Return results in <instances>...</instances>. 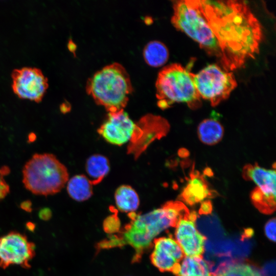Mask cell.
Wrapping results in <instances>:
<instances>
[{"label": "cell", "instance_id": "6da1fadb", "mask_svg": "<svg viewBox=\"0 0 276 276\" xmlns=\"http://www.w3.org/2000/svg\"><path fill=\"white\" fill-rule=\"evenodd\" d=\"M199 9L215 36L224 70L243 67L259 54L263 38L259 20L243 1L198 0Z\"/></svg>", "mask_w": 276, "mask_h": 276}, {"label": "cell", "instance_id": "7a4b0ae2", "mask_svg": "<svg viewBox=\"0 0 276 276\" xmlns=\"http://www.w3.org/2000/svg\"><path fill=\"white\" fill-rule=\"evenodd\" d=\"M190 211L180 201H170L160 208L140 214H128L130 221L117 234L110 235L97 246L98 250L129 245L134 249L132 262H140L143 254L152 246L156 237Z\"/></svg>", "mask_w": 276, "mask_h": 276}, {"label": "cell", "instance_id": "3957f363", "mask_svg": "<svg viewBox=\"0 0 276 276\" xmlns=\"http://www.w3.org/2000/svg\"><path fill=\"white\" fill-rule=\"evenodd\" d=\"M86 90L97 104L111 112L124 110L133 87L125 67L114 62L104 66L89 78Z\"/></svg>", "mask_w": 276, "mask_h": 276}, {"label": "cell", "instance_id": "277c9868", "mask_svg": "<svg viewBox=\"0 0 276 276\" xmlns=\"http://www.w3.org/2000/svg\"><path fill=\"white\" fill-rule=\"evenodd\" d=\"M190 63L185 67L179 63L164 67L158 73L155 82L157 105L161 109L170 107L176 103H184L195 110L201 105L194 83Z\"/></svg>", "mask_w": 276, "mask_h": 276}, {"label": "cell", "instance_id": "5b68a950", "mask_svg": "<svg viewBox=\"0 0 276 276\" xmlns=\"http://www.w3.org/2000/svg\"><path fill=\"white\" fill-rule=\"evenodd\" d=\"M66 167L52 153H36L22 169L25 187L35 195L48 196L59 192L68 180Z\"/></svg>", "mask_w": 276, "mask_h": 276}, {"label": "cell", "instance_id": "8992f818", "mask_svg": "<svg viewBox=\"0 0 276 276\" xmlns=\"http://www.w3.org/2000/svg\"><path fill=\"white\" fill-rule=\"evenodd\" d=\"M173 9L171 21L173 26L219 60L221 53L217 40L199 9L198 0L174 1Z\"/></svg>", "mask_w": 276, "mask_h": 276}, {"label": "cell", "instance_id": "52a82bcc", "mask_svg": "<svg viewBox=\"0 0 276 276\" xmlns=\"http://www.w3.org/2000/svg\"><path fill=\"white\" fill-rule=\"evenodd\" d=\"M193 81L200 97L209 101L213 107L227 99L237 86L233 73L216 64H209L193 74Z\"/></svg>", "mask_w": 276, "mask_h": 276}, {"label": "cell", "instance_id": "ba28073f", "mask_svg": "<svg viewBox=\"0 0 276 276\" xmlns=\"http://www.w3.org/2000/svg\"><path fill=\"white\" fill-rule=\"evenodd\" d=\"M35 244L27 237L16 231H11L0 237V268L6 269L16 265L25 269L31 268L34 258Z\"/></svg>", "mask_w": 276, "mask_h": 276}, {"label": "cell", "instance_id": "9c48e42d", "mask_svg": "<svg viewBox=\"0 0 276 276\" xmlns=\"http://www.w3.org/2000/svg\"><path fill=\"white\" fill-rule=\"evenodd\" d=\"M170 129L167 120L157 115L148 114L135 123L128 152L137 158L154 141L166 136Z\"/></svg>", "mask_w": 276, "mask_h": 276}, {"label": "cell", "instance_id": "30bf717a", "mask_svg": "<svg viewBox=\"0 0 276 276\" xmlns=\"http://www.w3.org/2000/svg\"><path fill=\"white\" fill-rule=\"evenodd\" d=\"M11 77L13 91L19 98L36 103L41 101L49 84L48 78L40 69L31 67L15 69Z\"/></svg>", "mask_w": 276, "mask_h": 276}, {"label": "cell", "instance_id": "8fae6325", "mask_svg": "<svg viewBox=\"0 0 276 276\" xmlns=\"http://www.w3.org/2000/svg\"><path fill=\"white\" fill-rule=\"evenodd\" d=\"M150 256L151 263L161 272L177 275L185 255L178 243L171 236L154 239Z\"/></svg>", "mask_w": 276, "mask_h": 276}, {"label": "cell", "instance_id": "7c38bea8", "mask_svg": "<svg viewBox=\"0 0 276 276\" xmlns=\"http://www.w3.org/2000/svg\"><path fill=\"white\" fill-rule=\"evenodd\" d=\"M195 212H190L180 219L176 226L175 240L185 256H202L204 250L205 237L197 229Z\"/></svg>", "mask_w": 276, "mask_h": 276}, {"label": "cell", "instance_id": "4fadbf2b", "mask_svg": "<svg viewBox=\"0 0 276 276\" xmlns=\"http://www.w3.org/2000/svg\"><path fill=\"white\" fill-rule=\"evenodd\" d=\"M135 127L134 123L124 110L108 112L105 121L98 129L108 143L118 146L130 141Z\"/></svg>", "mask_w": 276, "mask_h": 276}, {"label": "cell", "instance_id": "5bb4252c", "mask_svg": "<svg viewBox=\"0 0 276 276\" xmlns=\"http://www.w3.org/2000/svg\"><path fill=\"white\" fill-rule=\"evenodd\" d=\"M192 168L186 185L179 195L180 199L190 205L214 197L217 194L210 188L204 176L195 169L194 165Z\"/></svg>", "mask_w": 276, "mask_h": 276}, {"label": "cell", "instance_id": "9a60e30c", "mask_svg": "<svg viewBox=\"0 0 276 276\" xmlns=\"http://www.w3.org/2000/svg\"><path fill=\"white\" fill-rule=\"evenodd\" d=\"M245 180L252 181L257 187L266 196L275 199V170L267 169L257 164H247L242 170Z\"/></svg>", "mask_w": 276, "mask_h": 276}, {"label": "cell", "instance_id": "2e32d148", "mask_svg": "<svg viewBox=\"0 0 276 276\" xmlns=\"http://www.w3.org/2000/svg\"><path fill=\"white\" fill-rule=\"evenodd\" d=\"M197 133L202 143L208 145H214L222 140L224 128L222 124L215 119L208 118L199 124Z\"/></svg>", "mask_w": 276, "mask_h": 276}, {"label": "cell", "instance_id": "e0dca14e", "mask_svg": "<svg viewBox=\"0 0 276 276\" xmlns=\"http://www.w3.org/2000/svg\"><path fill=\"white\" fill-rule=\"evenodd\" d=\"M114 200L118 209L128 214L135 212L140 205L137 193L128 185H122L117 188Z\"/></svg>", "mask_w": 276, "mask_h": 276}, {"label": "cell", "instance_id": "ac0fdd59", "mask_svg": "<svg viewBox=\"0 0 276 276\" xmlns=\"http://www.w3.org/2000/svg\"><path fill=\"white\" fill-rule=\"evenodd\" d=\"M67 183V193L76 201H85L93 195V185L89 178L84 175H75Z\"/></svg>", "mask_w": 276, "mask_h": 276}, {"label": "cell", "instance_id": "d6986e66", "mask_svg": "<svg viewBox=\"0 0 276 276\" xmlns=\"http://www.w3.org/2000/svg\"><path fill=\"white\" fill-rule=\"evenodd\" d=\"M85 168L89 179L94 186L100 183L108 174L110 169L109 163L105 156L95 154L87 159Z\"/></svg>", "mask_w": 276, "mask_h": 276}, {"label": "cell", "instance_id": "ffe728a7", "mask_svg": "<svg viewBox=\"0 0 276 276\" xmlns=\"http://www.w3.org/2000/svg\"><path fill=\"white\" fill-rule=\"evenodd\" d=\"M169 53L167 47L158 40L149 42L145 46L143 56L149 65L158 67L164 65L169 58Z\"/></svg>", "mask_w": 276, "mask_h": 276}, {"label": "cell", "instance_id": "44dd1931", "mask_svg": "<svg viewBox=\"0 0 276 276\" xmlns=\"http://www.w3.org/2000/svg\"><path fill=\"white\" fill-rule=\"evenodd\" d=\"M177 276H212L202 256H185Z\"/></svg>", "mask_w": 276, "mask_h": 276}, {"label": "cell", "instance_id": "7402d4cb", "mask_svg": "<svg viewBox=\"0 0 276 276\" xmlns=\"http://www.w3.org/2000/svg\"><path fill=\"white\" fill-rule=\"evenodd\" d=\"M217 276H262L260 272L247 264H237L228 266Z\"/></svg>", "mask_w": 276, "mask_h": 276}, {"label": "cell", "instance_id": "603a6c76", "mask_svg": "<svg viewBox=\"0 0 276 276\" xmlns=\"http://www.w3.org/2000/svg\"><path fill=\"white\" fill-rule=\"evenodd\" d=\"M113 214L107 217L104 221L103 227L104 231L110 234V235L118 233L120 231V221L117 215V212L115 208L112 206L110 208Z\"/></svg>", "mask_w": 276, "mask_h": 276}, {"label": "cell", "instance_id": "cb8c5ba5", "mask_svg": "<svg viewBox=\"0 0 276 276\" xmlns=\"http://www.w3.org/2000/svg\"><path fill=\"white\" fill-rule=\"evenodd\" d=\"M10 172V169L7 166L0 168V200L3 199L10 192L9 186L5 178Z\"/></svg>", "mask_w": 276, "mask_h": 276}, {"label": "cell", "instance_id": "d4e9b609", "mask_svg": "<svg viewBox=\"0 0 276 276\" xmlns=\"http://www.w3.org/2000/svg\"><path fill=\"white\" fill-rule=\"evenodd\" d=\"M275 218L269 220L265 226V233L267 237L273 242L275 241Z\"/></svg>", "mask_w": 276, "mask_h": 276}, {"label": "cell", "instance_id": "484cf974", "mask_svg": "<svg viewBox=\"0 0 276 276\" xmlns=\"http://www.w3.org/2000/svg\"><path fill=\"white\" fill-rule=\"evenodd\" d=\"M212 211V205L211 202L209 200H204L201 203L199 212L200 214H208Z\"/></svg>", "mask_w": 276, "mask_h": 276}, {"label": "cell", "instance_id": "4316f807", "mask_svg": "<svg viewBox=\"0 0 276 276\" xmlns=\"http://www.w3.org/2000/svg\"><path fill=\"white\" fill-rule=\"evenodd\" d=\"M38 216L41 220L47 221L52 217L51 210L49 208L42 209L39 211Z\"/></svg>", "mask_w": 276, "mask_h": 276}, {"label": "cell", "instance_id": "83f0119b", "mask_svg": "<svg viewBox=\"0 0 276 276\" xmlns=\"http://www.w3.org/2000/svg\"><path fill=\"white\" fill-rule=\"evenodd\" d=\"M20 208L27 212H31L32 210V203L29 200L23 201L20 204Z\"/></svg>", "mask_w": 276, "mask_h": 276}, {"label": "cell", "instance_id": "f1b7e54d", "mask_svg": "<svg viewBox=\"0 0 276 276\" xmlns=\"http://www.w3.org/2000/svg\"><path fill=\"white\" fill-rule=\"evenodd\" d=\"M26 227L28 230L31 232L33 231L35 228V224L31 222H27L26 224Z\"/></svg>", "mask_w": 276, "mask_h": 276}]
</instances>
